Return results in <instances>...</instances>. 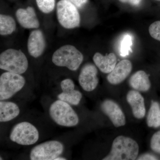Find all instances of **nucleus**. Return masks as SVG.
<instances>
[{"label": "nucleus", "instance_id": "f257e3e1", "mask_svg": "<svg viewBox=\"0 0 160 160\" xmlns=\"http://www.w3.org/2000/svg\"><path fill=\"white\" fill-rule=\"evenodd\" d=\"M139 146L131 138L120 136L115 139L110 153L103 160H133L137 158Z\"/></svg>", "mask_w": 160, "mask_h": 160}, {"label": "nucleus", "instance_id": "f03ea898", "mask_svg": "<svg viewBox=\"0 0 160 160\" xmlns=\"http://www.w3.org/2000/svg\"><path fill=\"white\" fill-rule=\"evenodd\" d=\"M83 54L74 46L65 45L60 47L52 55V61L55 65L65 67L71 71L78 69L83 61Z\"/></svg>", "mask_w": 160, "mask_h": 160}, {"label": "nucleus", "instance_id": "7ed1b4c3", "mask_svg": "<svg viewBox=\"0 0 160 160\" xmlns=\"http://www.w3.org/2000/svg\"><path fill=\"white\" fill-rule=\"evenodd\" d=\"M49 113L52 120L60 126L73 127L78 124L76 112L69 103L62 100H57L50 105Z\"/></svg>", "mask_w": 160, "mask_h": 160}, {"label": "nucleus", "instance_id": "20e7f679", "mask_svg": "<svg viewBox=\"0 0 160 160\" xmlns=\"http://www.w3.org/2000/svg\"><path fill=\"white\" fill-rule=\"evenodd\" d=\"M28 68V60L21 50L9 49L0 55V68L2 70L22 74Z\"/></svg>", "mask_w": 160, "mask_h": 160}, {"label": "nucleus", "instance_id": "39448f33", "mask_svg": "<svg viewBox=\"0 0 160 160\" xmlns=\"http://www.w3.org/2000/svg\"><path fill=\"white\" fill-rule=\"evenodd\" d=\"M39 133L36 127L29 122L18 123L10 132L9 138L12 142L22 146H30L38 142Z\"/></svg>", "mask_w": 160, "mask_h": 160}, {"label": "nucleus", "instance_id": "423d86ee", "mask_svg": "<svg viewBox=\"0 0 160 160\" xmlns=\"http://www.w3.org/2000/svg\"><path fill=\"white\" fill-rule=\"evenodd\" d=\"M57 15L60 25L66 29L79 26L81 18L78 8L68 0H60L58 3Z\"/></svg>", "mask_w": 160, "mask_h": 160}, {"label": "nucleus", "instance_id": "0eeeda50", "mask_svg": "<svg viewBox=\"0 0 160 160\" xmlns=\"http://www.w3.org/2000/svg\"><path fill=\"white\" fill-rule=\"evenodd\" d=\"M25 84L26 80L21 74L4 72L0 77V100L10 98L22 89Z\"/></svg>", "mask_w": 160, "mask_h": 160}, {"label": "nucleus", "instance_id": "6e6552de", "mask_svg": "<svg viewBox=\"0 0 160 160\" xmlns=\"http://www.w3.org/2000/svg\"><path fill=\"white\" fill-rule=\"evenodd\" d=\"M64 151L62 143L58 141H49L41 143L31 149V160H53L60 156Z\"/></svg>", "mask_w": 160, "mask_h": 160}, {"label": "nucleus", "instance_id": "1a4fd4ad", "mask_svg": "<svg viewBox=\"0 0 160 160\" xmlns=\"http://www.w3.org/2000/svg\"><path fill=\"white\" fill-rule=\"evenodd\" d=\"M98 69L92 64H86L83 66L79 76L80 86L85 91L91 92L96 88L98 84Z\"/></svg>", "mask_w": 160, "mask_h": 160}, {"label": "nucleus", "instance_id": "9d476101", "mask_svg": "<svg viewBox=\"0 0 160 160\" xmlns=\"http://www.w3.org/2000/svg\"><path fill=\"white\" fill-rule=\"evenodd\" d=\"M62 92L58 95L59 100L64 101L72 105L77 106L82 99V93L75 89V85L71 79H66L61 83Z\"/></svg>", "mask_w": 160, "mask_h": 160}, {"label": "nucleus", "instance_id": "9b49d317", "mask_svg": "<svg viewBox=\"0 0 160 160\" xmlns=\"http://www.w3.org/2000/svg\"><path fill=\"white\" fill-rule=\"evenodd\" d=\"M101 108L115 127L125 125L126 121L125 115L116 103L112 100H106L102 103Z\"/></svg>", "mask_w": 160, "mask_h": 160}, {"label": "nucleus", "instance_id": "f8f14e48", "mask_svg": "<svg viewBox=\"0 0 160 160\" xmlns=\"http://www.w3.org/2000/svg\"><path fill=\"white\" fill-rule=\"evenodd\" d=\"M46 40L42 32L36 29L30 32L27 42V48L32 57L37 58L41 56L46 48Z\"/></svg>", "mask_w": 160, "mask_h": 160}, {"label": "nucleus", "instance_id": "ddd939ff", "mask_svg": "<svg viewBox=\"0 0 160 160\" xmlns=\"http://www.w3.org/2000/svg\"><path fill=\"white\" fill-rule=\"evenodd\" d=\"M18 22L25 29H37L40 23L34 9L28 6L26 9H19L16 12Z\"/></svg>", "mask_w": 160, "mask_h": 160}, {"label": "nucleus", "instance_id": "4468645a", "mask_svg": "<svg viewBox=\"0 0 160 160\" xmlns=\"http://www.w3.org/2000/svg\"><path fill=\"white\" fill-rule=\"evenodd\" d=\"M132 69L131 62L123 60L116 65L113 70L107 77V80L110 84L117 85L122 83L129 75Z\"/></svg>", "mask_w": 160, "mask_h": 160}, {"label": "nucleus", "instance_id": "2eb2a0df", "mask_svg": "<svg viewBox=\"0 0 160 160\" xmlns=\"http://www.w3.org/2000/svg\"><path fill=\"white\" fill-rule=\"evenodd\" d=\"M127 102L131 106L132 113L136 118L142 119L146 114L144 99L139 92L136 90H131L127 95Z\"/></svg>", "mask_w": 160, "mask_h": 160}, {"label": "nucleus", "instance_id": "dca6fc26", "mask_svg": "<svg viewBox=\"0 0 160 160\" xmlns=\"http://www.w3.org/2000/svg\"><path fill=\"white\" fill-rule=\"evenodd\" d=\"M93 60L100 71L105 73H110L117 62L116 56L112 52L105 56L99 52H96L93 56Z\"/></svg>", "mask_w": 160, "mask_h": 160}, {"label": "nucleus", "instance_id": "f3484780", "mask_svg": "<svg viewBox=\"0 0 160 160\" xmlns=\"http://www.w3.org/2000/svg\"><path fill=\"white\" fill-rule=\"evenodd\" d=\"M20 110L16 103L11 102H0V122H6L14 119L20 114Z\"/></svg>", "mask_w": 160, "mask_h": 160}, {"label": "nucleus", "instance_id": "a211bd4d", "mask_svg": "<svg viewBox=\"0 0 160 160\" xmlns=\"http://www.w3.org/2000/svg\"><path fill=\"white\" fill-rule=\"evenodd\" d=\"M132 88L138 91L146 92L151 87L149 77L145 71L140 70L132 76L129 81Z\"/></svg>", "mask_w": 160, "mask_h": 160}, {"label": "nucleus", "instance_id": "6ab92c4d", "mask_svg": "<svg viewBox=\"0 0 160 160\" xmlns=\"http://www.w3.org/2000/svg\"><path fill=\"white\" fill-rule=\"evenodd\" d=\"M16 29V24L13 18L6 15H0V34L1 35L11 34Z\"/></svg>", "mask_w": 160, "mask_h": 160}, {"label": "nucleus", "instance_id": "aec40b11", "mask_svg": "<svg viewBox=\"0 0 160 160\" xmlns=\"http://www.w3.org/2000/svg\"><path fill=\"white\" fill-rule=\"evenodd\" d=\"M147 124L149 127L157 128L160 126V109L157 102L152 103L147 116Z\"/></svg>", "mask_w": 160, "mask_h": 160}, {"label": "nucleus", "instance_id": "412c9836", "mask_svg": "<svg viewBox=\"0 0 160 160\" xmlns=\"http://www.w3.org/2000/svg\"><path fill=\"white\" fill-rule=\"evenodd\" d=\"M132 45V36L129 33H126L123 36L120 45V55L126 57L132 52L131 47Z\"/></svg>", "mask_w": 160, "mask_h": 160}, {"label": "nucleus", "instance_id": "4be33fe9", "mask_svg": "<svg viewBox=\"0 0 160 160\" xmlns=\"http://www.w3.org/2000/svg\"><path fill=\"white\" fill-rule=\"evenodd\" d=\"M39 9L42 12L49 13L53 11L55 5V0H36Z\"/></svg>", "mask_w": 160, "mask_h": 160}, {"label": "nucleus", "instance_id": "5701e85b", "mask_svg": "<svg viewBox=\"0 0 160 160\" xmlns=\"http://www.w3.org/2000/svg\"><path fill=\"white\" fill-rule=\"evenodd\" d=\"M149 31L152 37L160 41V21L152 23L149 26Z\"/></svg>", "mask_w": 160, "mask_h": 160}, {"label": "nucleus", "instance_id": "b1692460", "mask_svg": "<svg viewBox=\"0 0 160 160\" xmlns=\"http://www.w3.org/2000/svg\"><path fill=\"white\" fill-rule=\"evenodd\" d=\"M150 146L153 151L160 153V131L156 132L152 136Z\"/></svg>", "mask_w": 160, "mask_h": 160}, {"label": "nucleus", "instance_id": "393cba45", "mask_svg": "<svg viewBox=\"0 0 160 160\" xmlns=\"http://www.w3.org/2000/svg\"><path fill=\"white\" fill-rule=\"evenodd\" d=\"M76 6L78 8H81L86 5L88 0H68Z\"/></svg>", "mask_w": 160, "mask_h": 160}, {"label": "nucleus", "instance_id": "a878e982", "mask_svg": "<svg viewBox=\"0 0 160 160\" xmlns=\"http://www.w3.org/2000/svg\"><path fill=\"white\" fill-rule=\"evenodd\" d=\"M122 3H128L133 6H138L142 3V0H119Z\"/></svg>", "mask_w": 160, "mask_h": 160}, {"label": "nucleus", "instance_id": "bb28decb", "mask_svg": "<svg viewBox=\"0 0 160 160\" xmlns=\"http://www.w3.org/2000/svg\"><path fill=\"white\" fill-rule=\"evenodd\" d=\"M138 160H157V158L149 154H143L138 159Z\"/></svg>", "mask_w": 160, "mask_h": 160}, {"label": "nucleus", "instance_id": "cd10ccee", "mask_svg": "<svg viewBox=\"0 0 160 160\" xmlns=\"http://www.w3.org/2000/svg\"><path fill=\"white\" fill-rule=\"evenodd\" d=\"M66 158L61 157L59 156L58 157L56 158L54 160H66Z\"/></svg>", "mask_w": 160, "mask_h": 160}, {"label": "nucleus", "instance_id": "c85d7f7f", "mask_svg": "<svg viewBox=\"0 0 160 160\" xmlns=\"http://www.w3.org/2000/svg\"><path fill=\"white\" fill-rule=\"evenodd\" d=\"M158 1H160V0H158Z\"/></svg>", "mask_w": 160, "mask_h": 160}]
</instances>
